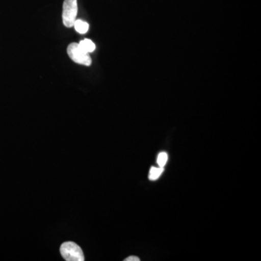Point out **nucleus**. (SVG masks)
Wrapping results in <instances>:
<instances>
[{"label":"nucleus","mask_w":261,"mask_h":261,"mask_svg":"<svg viewBox=\"0 0 261 261\" xmlns=\"http://www.w3.org/2000/svg\"><path fill=\"white\" fill-rule=\"evenodd\" d=\"M62 256L67 261H84V255L82 248L73 242H66L61 245Z\"/></svg>","instance_id":"nucleus-3"},{"label":"nucleus","mask_w":261,"mask_h":261,"mask_svg":"<svg viewBox=\"0 0 261 261\" xmlns=\"http://www.w3.org/2000/svg\"><path fill=\"white\" fill-rule=\"evenodd\" d=\"M79 44H80V47H82L86 53H89H89H93L96 49L95 44H94V43L92 42V40H90V39H84V40L81 41V42L79 43Z\"/></svg>","instance_id":"nucleus-4"},{"label":"nucleus","mask_w":261,"mask_h":261,"mask_svg":"<svg viewBox=\"0 0 261 261\" xmlns=\"http://www.w3.org/2000/svg\"><path fill=\"white\" fill-rule=\"evenodd\" d=\"M125 261H140V259L137 256H129L125 259Z\"/></svg>","instance_id":"nucleus-8"},{"label":"nucleus","mask_w":261,"mask_h":261,"mask_svg":"<svg viewBox=\"0 0 261 261\" xmlns=\"http://www.w3.org/2000/svg\"><path fill=\"white\" fill-rule=\"evenodd\" d=\"M73 27H74L75 31L81 34H86V33L88 32L89 29V23L84 21V20H77V19L74 24H73Z\"/></svg>","instance_id":"nucleus-5"},{"label":"nucleus","mask_w":261,"mask_h":261,"mask_svg":"<svg viewBox=\"0 0 261 261\" xmlns=\"http://www.w3.org/2000/svg\"><path fill=\"white\" fill-rule=\"evenodd\" d=\"M67 53L70 59L78 64L85 66H90L92 64V58L89 53H86L77 43H71L69 44L67 49Z\"/></svg>","instance_id":"nucleus-1"},{"label":"nucleus","mask_w":261,"mask_h":261,"mask_svg":"<svg viewBox=\"0 0 261 261\" xmlns=\"http://www.w3.org/2000/svg\"><path fill=\"white\" fill-rule=\"evenodd\" d=\"M168 159V154L166 152H162L159 153L157 159V163L159 167L164 168V166L167 163Z\"/></svg>","instance_id":"nucleus-7"},{"label":"nucleus","mask_w":261,"mask_h":261,"mask_svg":"<svg viewBox=\"0 0 261 261\" xmlns=\"http://www.w3.org/2000/svg\"><path fill=\"white\" fill-rule=\"evenodd\" d=\"M164 171V168L159 167H152L150 168L149 173V179L150 181H156L161 177V175Z\"/></svg>","instance_id":"nucleus-6"},{"label":"nucleus","mask_w":261,"mask_h":261,"mask_svg":"<svg viewBox=\"0 0 261 261\" xmlns=\"http://www.w3.org/2000/svg\"><path fill=\"white\" fill-rule=\"evenodd\" d=\"M78 15L77 0H64L63 5V22L65 27L71 28L73 27Z\"/></svg>","instance_id":"nucleus-2"}]
</instances>
